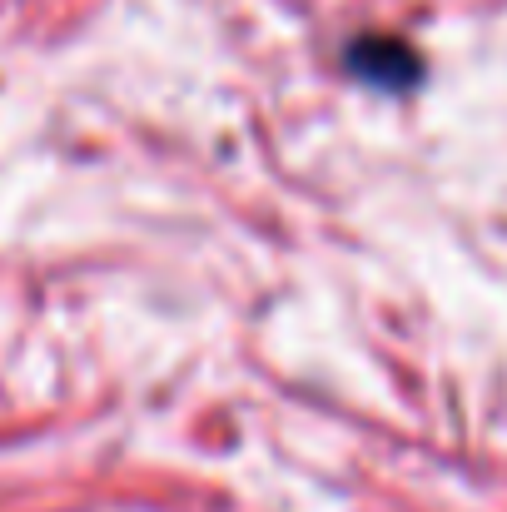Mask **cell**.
I'll return each mask as SVG.
<instances>
[{
  "label": "cell",
  "mask_w": 507,
  "mask_h": 512,
  "mask_svg": "<svg viewBox=\"0 0 507 512\" xmlns=\"http://www.w3.org/2000/svg\"><path fill=\"white\" fill-rule=\"evenodd\" d=\"M343 70H348L353 80L373 85V90L403 95V90H413V85L423 80V55H418L408 40H398V35H358V40L343 50Z\"/></svg>",
  "instance_id": "6da1fadb"
}]
</instances>
